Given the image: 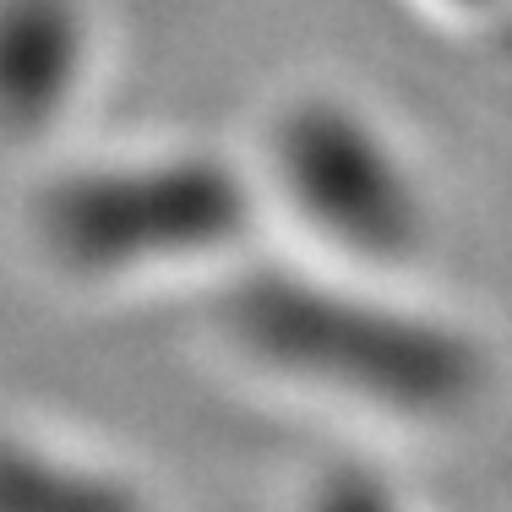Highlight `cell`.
I'll return each mask as SVG.
<instances>
[{"label": "cell", "instance_id": "cell-1", "mask_svg": "<svg viewBox=\"0 0 512 512\" xmlns=\"http://www.w3.org/2000/svg\"><path fill=\"white\" fill-rule=\"evenodd\" d=\"M60 39L50 0H22L0 22V109L6 115H44L55 99V66H60Z\"/></svg>", "mask_w": 512, "mask_h": 512}, {"label": "cell", "instance_id": "cell-2", "mask_svg": "<svg viewBox=\"0 0 512 512\" xmlns=\"http://www.w3.org/2000/svg\"><path fill=\"white\" fill-rule=\"evenodd\" d=\"M322 512H393V507H387L376 491H365V485H344V491L327 496Z\"/></svg>", "mask_w": 512, "mask_h": 512}]
</instances>
